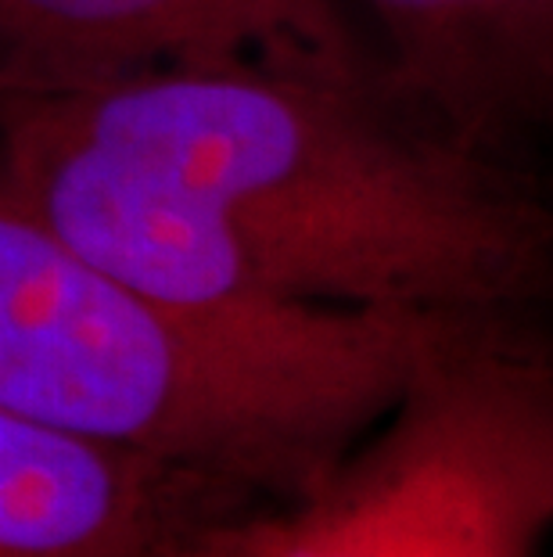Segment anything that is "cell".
<instances>
[{
    "label": "cell",
    "mask_w": 553,
    "mask_h": 557,
    "mask_svg": "<svg viewBox=\"0 0 553 557\" xmlns=\"http://www.w3.org/2000/svg\"><path fill=\"white\" fill-rule=\"evenodd\" d=\"M338 51L356 40L331 0H0V104L162 69Z\"/></svg>",
    "instance_id": "cell-4"
},
{
    "label": "cell",
    "mask_w": 553,
    "mask_h": 557,
    "mask_svg": "<svg viewBox=\"0 0 553 557\" xmlns=\"http://www.w3.org/2000/svg\"><path fill=\"white\" fill-rule=\"evenodd\" d=\"M385 4H392V8H450V4H464V0H385Z\"/></svg>",
    "instance_id": "cell-6"
},
{
    "label": "cell",
    "mask_w": 553,
    "mask_h": 557,
    "mask_svg": "<svg viewBox=\"0 0 553 557\" xmlns=\"http://www.w3.org/2000/svg\"><path fill=\"white\" fill-rule=\"evenodd\" d=\"M553 518V374L525 320L453 335L296 504L205 515L159 557H536Z\"/></svg>",
    "instance_id": "cell-3"
},
{
    "label": "cell",
    "mask_w": 553,
    "mask_h": 557,
    "mask_svg": "<svg viewBox=\"0 0 553 557\" xmlns=\"http://www.w3.org/2000/svg\"><path fill=\"white\" fill-rule=\"evenodd\" d=\"M241 504L259 500L0 407V557H159Z\"/></svg>",
    "instance_id": "cell-5"
},
{
    "label": "cell",
    "mask_w": 553,
    "mask_h": 557,
    "mask_svg": "<svg viewBox=\"0 0 553 557\" xmlns=\"http://www.w3.org/2000/svg\"><path fill=\"white\" fill-rule=\"evenodd\" d=\"M0 195L191 310L525 320L550 288L536 187L360 47L0 104Z\"/></svg>",
    "instance_id": "cell-1"
},
{
    "label": "cell",
    "mask_w": 553,
    "mask_h": 557,
    "mask_svg": "<svg viewBox=\"0 0 553 557\" xmlns=\"http://www.w3.org/2000/svg\"><path fill=\"white\" fill-rule=\"evenodd\" d=\"M470 324L191 310L90 263L0 195V407L249 500L313 496Z\"/></svg>",
    "instance_id": "cell-2"
}]
</instances>
